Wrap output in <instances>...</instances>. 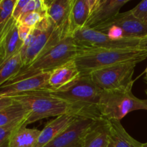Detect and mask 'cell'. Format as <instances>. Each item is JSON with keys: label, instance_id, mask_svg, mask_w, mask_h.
<instances>
[{"label": "cell", "instance_id": "obj_1", "mask_svg": "<svg viewBox=\"0 0 147 147\" xmlns=\"http://www.w3.org/2000/svg\"><path fill=\"white\" fill-rule=\"evenodd\" d=\"M16 102L25 106L30 111L26 124L49 117L73 114L80 117L98 119L101 117L97 106L69 101L52 95L47 90H38L11 95Z\"/></svg>", "mask_w": 147, "mask_h": 147}, {"label": "cell", "instance_id": "obj_2", "mask_svg": "<svg viewBox=\"0 0 147 147\" xmlns=\"http://www.w3.org/2000/svg\"><path fill=\"white\" fill-rule=\"evenodd\" d=\"M147 53L138 49H82L74 59L81 76L125 63H140Z\"/></svg>", "mask_w": 147, "mask_h": 147}, {"label": "cell", "instance_id": "obj_3", "mask_svg": "<svg viewBox=\"0 0 147 147\" xmlns=\"http://www.w3.org/2000/svg\"><path fill=\"white\" fill-rule=\"evenodd\" d=\"M80 50L73 37H64L41 57L29 65L23 67L11 79H21L40 73H50L60 66L74 60Z\"/></svg>", "mask_w": 147, "mask_h": 147}, {"label": "cell", "instance_id": "obj_4", "mask_svg": "<svg viewBox=\"0 0 147 147\" xmlns=\"http://www.w3.org/2000/svg\"><path fill=\"white\" fill-rule=\"evenodd\" d=\"M61 30L46 16L32 28L20 50L23 67L29 65L64 38Z\"/></svg>", "mask_w": 147, "mask_h": 147}, {"label": "cell", "instance_id": "obj_5", "mask_svg": "<svg viewBox=\"0 0 147 147\" xmlns=\"http://www.w3.org/2000/svg\"><path fill=\"white\" fill-rule=\"evenodd\" d=\"M97 108L103 119L121 121L132 111H147V99L136 98L132 93V88L102 90Z\"/></svg>", "mask_w": 147, "mask_h": 147}, {"label": "cell", "instance_id": "obj_6", "mask_svg": "<svg viewBox=\"0 0 147 147\" xmlns=\"http://www.w3.org/2000/svg\"><path fill=\"white\" fill-rule=\"evenodd\" d=\"M137 64V63H121L95 70L88 76L102 90L132 88L133 75Z\"/></svg>", "mask_w": 147, "mask_h": 147}, {"label": "cell", "instance_id": "obj_7", "mask_svg": "<svg viewBox=\"0 0 147 147\" xmlns=\"http://www.w3.org/2000/svg\"><path fill=\"white\" fill-rule=\"evenodd\" d=\"M78 47L82 49H138L140 39L113 40L93 28L85 27L72 35Z\"/></svg>", "mask_w": 147, "mask_h": 147}, {"label": "cell", "instance_id": "obj_8", "mask_svg": "<svg viewBox=\"0 0 147 147\" xmlns=\"http://www.w3.org/2000/svg\"><path fill=\"white\" fill-rule=\"evenodd\" d=\"M52 95L69 101L78 102L98 106L102 90L90 78V76H81L66 87L57 90H48Z\"/></svg>", "mask_w": 147, "mask_h": 147}, {"label": "cell", "instance_id": "obj_9", "mask_svg": "<svg viewBox=\"0 0 147 147\" xmlns=\"http://www.w3.org/2000/svg\"><path fill=\"white\" fill-rule=\"evenodd\" d=\"M96 119L78 117L44 147H81L83 137Z\"/></svg>", "mask_w": 147, "mask_h": 147}, {"label": "cell", "instance_id": "obj_10", "mask_svg": "<svg viewBox=\"0 0 147 147\" xmlns=\"http://www.w3.org/2000/svg\"><path fill=\"white\" fill-rule=\"evenodd\" d=\"M50 73H44L21 79H11L0 87V95L11 96L38 90H50Z\"/></svg>", "mask_w": 147, "mask_h": 147}, {"label": "cell", "instance_id": "obj_11", "mask_svg": "<svg viewBox=\"0 0 147 147\" xmlns=\"http://www.w3.org/2000/svg\"><path fill=\"white\" fill-rule=\"evenodd\" d=\"M129 1V0H96L86 27L94 28L106 22L119 14L121 9Z\"/></svg>", "mask_w": 147, "mask_h": 147}, {"label": "cell", "instance_id": "obj_12", "mask_svg": "<svg viewBox=\"0 0 147 147\" xmlns=\"http://www.w3.org/2000/svg\"><path fill=\"white\" fill-rule=\"evenodd\" d=\"M104 23L119 27L123 31L125 38L142 39L147 36V25L136 19L131 10L119 12Z\"/></svg>", "mask_w": 147, "mask_h": 147}, {"label": "cell", "instance_id": "obj_13", "mask_svg": "<svg viewBox=\"0 0 147 147\" xmlns=\"http://www.w3.org/2000/svg\"><path fill=\"white\" fill-rule=\"evenodd\" d=\"M46 16L61 30L65 37L69 36V21L73 0H53L46 1Z\"/></svg>", "mask_w": 147, "mask_h": 147}, {"label": "cell", "instance_id": "obj_14", "mask_svg": "<svg viewBox=\"0 0 147 147\" xmlns=\"http://www.w3.org/2000/svg\"><path fill=\"white\" fill-rule=\"evenodd\" d=\"M22 45L18 34V22L11 17L0 44V65L20 53Z\"/></svg>", "mask_w": 147, "mask_h": 147}, {"label": "cell", "instance_id": "obj_15", "mask_svg": "<svg viewBox=\"0 0 147 147\" xmlns=\"http://www.w3.org/2000/svg\"><path fill=\"white\" fill-rule=\"evenodd\" d=\"M109 143V121L96 119L83 137L81 147H108Z\"/></svg>", "mask_w": 147, "mask_h": 147}, {"label": "cell", "instance_id": "obj_16", "mask_svg": "<svg viewBox=\"0 0 147 147\" xmlns=\"http://www.w3.org/2000/svg\"><path fill=\"white\" fill-rule=\"evenodd\" d=\"M78 117L80 116L73 114L62 115L56 117V119L53 121L47 122L40 132L38 140L34 147H44L67 129Z\"/></svg>", "mask_w": 147, "mask_h": 147}, {"label": "cell", "instance_id": "obj_17", "mask_svg": "<svg viewBox=\"0 0 147 147\" xmlns=\"http://www.w3.org/2000/svg\"><path fill=\"white\" fill-rule=\"evenodd\" d=\"M96 0H73L69 21V36L86 26Z\"/></svg>", "mask_w": 147, "mask_h": 147}, {"label": "cell", "instance_id": "obj_18", "mask_svg": "<svg viewBox=\"0 0 147 147\" xmlns=\"http://www.w3.org/2000/svg\"><path fill=\"white\" fill-rule=\"evenodd\" d=\"M80 76L74 60L68 62L50 72L49 85L50 90H57L66 87Z\"/></svg>", "mask_w": 147, "mask_h": 147}, {"label": "cell", "instance_id": "obj_19", "mask_svg": "<svg viewBox=\"0 0 147 147\" xmlns=\"http://www.w3.org/2000/svg\"><path fill=\"white\" fill-rule=\"evenodd\" d=\"M109 121V143L108 147H142V144L128 134L121 121Z\"/></svg>", "mask_w": 147, "mask_h": 147}, {"label": "cell", "instance_id": "obj_20", "mask_svg": "<svg viewBox=\"0 0 147 147\" xmlns=\"http://www.w3.org/2000/svg\"><path fill=\"white\" fill-rule=\"evenodd\" d=\"M40 132L38 129L21 126L11 135L9 147H34Z\"/></svg>", "mask_w": 147, "mask_h": 147}, {"label": "cell", "instance_id": "obj_21", "mask_svg": "<svg viewBox=\"0 0 147 147\" xmlns=\"http://www.w3.org/2000/svg\"><path fill=\"white\" fill-rule=\"evenodd\" d=\"M30 114L27 108L16 102L11 106L0 111V127L7 126L16 121L26 119Z\"/></svg>", "mask_w": 147, "mask_h": 147}, {"label": "cell", "instance_id": "obj_22", "mask_svg": "<svg viewBox=\"0 0 147 147\" xmlns=\"http://www.w3.org/2000/svg\"><path fill=\"white\" fill-rule=\"evenodd\" d=\"M22 67L20 53L0 65V87L17 76Z\"/></svg>", "mask_w": 147, "mask_h": 147}, {"label": "cell", "instance_id": "obj_23", "mask_svg": "<svg viewBox=\"0 0 147 147\" xmlns=\"http://www.w3.org/2000/svg\"><path fill=\"white\" fill-rule=\"evenodd\" d=\"M26 119L16 121L7 126L0 127V147H9L11 135L21 126H27Z\"/></svg>", "mask_w": 147, "mask_h": 147}, {"label": "cell", "instance_id": "obj_24", "mask_svg": "<svg viewBox=\"0 0 147 147\" xmlns=\"http://www.w3.org/2000/svg\"><path fill=\"white\" fill-rule=\"evenodd\" d=\"M17 0H0V25L7 22L12 17Z\"/></svg>", "mask_w": 147, "mask_h": 147}, {"label": "cell", "instance_id": "obj_25", "mask_svg": "<svg viewBox=\"0 0 147 147\" xmlns=\"http://www.w3.org/2000/svg\"><path fill=\"white\" fill-rule=\"evenodd\" d=\"M45 17H46V15L45 14L34 11V12L28 13V14L20 17L17 22L27 25L28 27H34L42 20H44Z\"/></svg>", "mask_w": 147, "mask_h": 147}, {"label": "cell", "instance_id": "obj_26", "mask_svg": "<svg viewBox=\"0 0 147 147\" xmlns=\"http://www.w3.org/2000/svg\"><path fill=\"white\" fill-rule=\"evenodd\" d=\"M136 19L147 25V0H144L131 10Z\"/></svg>", "mask_w": 147, "mask_h": 147}, {"label": "cell", "instance_id": "obj_27", "mask_svg": "<svg viewBox=\"0 0 147 147\" xmlns=\"http://www.w3.org/2000/svg\"><path fill=\"white\" fill-rule=\"evenodd\" d=\"M27 2H28V0H17V2H16L14 11H13L12 18H14L17 22L21 17L23 9H24V7Z\"/></svg>", "mask_w": 147, "mask_h": 147}, {"label": "cell", "instance_id": "obj_28", "mask_svg": "<svg viewBox=\"0 0 147 147\" xmlns=\"http://www.w3.org/2000/svg\"><path fill=\"white\" fill-rule=\"evenodd\" d=\"M33 27H28L24 24H20L18 23V34L19 37H20V40L24 42L26 40V39L28 37L30 34L31 33Z\"/></svg>", "mask_w": 147, "mask_h": 147}, {"label": "cell", "instance_id": "obj_29", "mask_svg": "<svg viewBox=\"0 0 147 147\" xmlns=\"http://www.w3.org/2000/svg\"><path fill=\"white\" fill-rule=\"evenodd\" d=\"M14 103L15 100L11 96L0 95V111L11 106Z\"/></svg>", "mask_w": 147, "mask_h": 147}, {"label": "cell", "instance_id": "obj_30", "mask_svg": "<svg viewBox=\"0 0 147 147\" xmlns=\"http://www.w3.org/2000/svg\"><path fill=\"white\" fill-rule=\"evenodd\" d=\"M138 50L145 51L147 53V36L140 39L139 46H138Z\"/></svg>", "mask_w": 147, "mask_h": 147}, {"label": "cell", "instance_id": "obj_31", "mask_svg": "<svg viewBox=\"0 0 147 147\" xmlns=\"http://www.w3.org/2000/svg\"><path fill=\"white\" fill-rule=\"evenodd\" d=\"M9 21H10V20H9L7 22H6V23H4V24H1V25H0V44H1V40H2L3 37H4V33H5L6 30H7V27H8L9 24Z\"/></svg>", "mask_w": 147, "mask_h": 147}, {"label": "cell", "instance_id": "obj_32", "mask_svg": "<svg viewBox=\"0 0 147 147\" xmlns=\"http://www.w3.org/2000/svg\"><path fill=\"white\" fill-rule=\"evenodd\" d=\"M142 147H147V142L145 144H142Z\"/></svg>", "mask_w": 147, "mask_h": 147}, {"label": "cell", "instance_id": "obj_33", "mask_svg": "<svg viewBox=\"0 0 147 147\" xmlns=\"http://www.w3.org/2000/svg\"><path fill=\"white\" fill-rule=\"evenodd\" d=\"M144 79H145V80H146V83H147V73H146V76H145Z\"/></svg>", "mask_w": 147, "mask_h": 147}, {"label": "cell", "instance_id": "obj_34", "mask_svg": "<svg viewBox=\"0 0 147 147\" xmlns=\"http://www.w3.org/2000/svg\"><path fill=\"white\" fill-rule=\"evenodd\" d=\"M145 73H147V67H146V69H145Z\"/></svg>", "mask_w": 147, "mask_h": 147}, {"label": "cell", "instance_id": "obj_35", "mask_svg": "<svg viewBox=\"0 0 147 147\" xmlns=\"http://www.w3.org/2000/svg\"><path fill=\"white\" fill-rule=\"evenodd\" d=\"M146 95H147V90H146Z\"/></svg>", "mask_w": 147, "mask_h": 147}]
</instances>
